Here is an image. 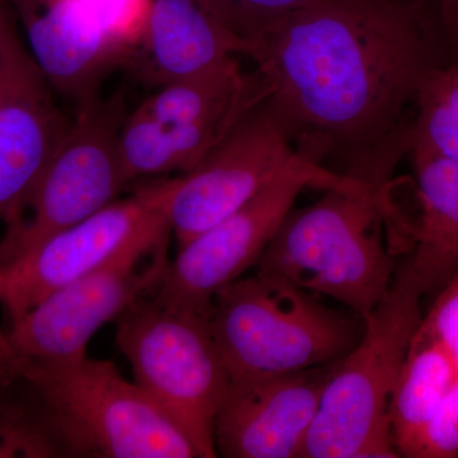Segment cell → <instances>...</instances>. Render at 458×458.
I'll return each mask as SVG.
<instances>
[{"label":"cell","mask_w":458,"mask_h":458,"mask_svg":"<svg viewBox=\"0 0 458 458\" xmlns=\"http://www.w3.org/2000/svg\"><path fill=\"white\" fill-rule=\"evenodd\" d=\"M86 11L114 40L126 44L135 30L146 26L149 0H80Z\"/></svg>","instance_id":"obj_23"},{"label":"cell","mask_w":458,"mask_h":458,"mask_svg":"<svg viewBox=\"0 0 458 458\" xmlns=\"http://www.w3.org/2000/svg\"><path fill=\"white\" fill-rule=\"evenodd\" d=\"M2 33L3 30H0V56H2Z\"/></svg>","instance_id":"obj_26"},{"label":"cell","mask_w":458,"mask_h":458,"mask_svg":"<svg viewBox=\"0 0 458 458\" xmlns=\"http://www.w3.org/2000/svg\"><path fill=\"white\" fill-rule=\"evenodd\" d=\"M252 59L286 132L336 143L381 137L430 68L418 14L397 0H324L264 27Z\"/></svg>","instance_id":"obj_1"},{"label":"cell","mask_w":458,"mask_h":458,"mask_svg":"<svg viewBox=\"0 0 458 458\" xmlns=\"http://www.w3.org/2000/svg\"><path fill=\"white\" fill-rule=\"evenodd\" d=\"M421 298L397 267L390 292L363 319V334L328 377L301 458L399 457L390 410L397 377L420 327Z\"/></svg>","instance_id":"obj_5"},{"label":"cell","mask_w":458,"mask_h":458,"mask_svg":"<svg viewBox=\"0 0 458 458\" xmlns=\"http://www.w3.org/2000/svg\"><path fill=\"white\" fill-rule=\"evenodd\" d=\"M420 327L434 337L450 355L458 372V271L423 315Z\"/></svg>","instance_id":"obj_22"},{"label":"cell","mask_w":458,"mask_h":458,"mask_svg":"<svg viewBox=\"0 0 458 458\" xmlns=\"http://www.w3.org/2000/svg\"><path fill=\"white\" fill-rule=\"evenodd\" d=\"M123 122L119 96L104 99L96 89L77 101V114L55 155L5 223L0 265L117 200L129 183L119 153Z\"/></svg>","instance_id":"obj_7"},{"label":"cell","mask_w":458,"mask_h":458,"mask_svg":"<svg viewBox=\"0 0 458 458\" xmlns=\"http://www.w3.org/2000/svg\"><path fill=\"white\" fill-rule=\"evenodd\" d=\"M355 313L269 274L234 280L210 304L209 327L229 378L286 375L337 363L360 342Z\"/></svg>","instance_id":"obj_4"},{"label":"cell","mask_w":458,"mask_h":458,"mask_svg":"<svg viewBox=\"0 0 458 458\" xmlns=\"http://www.w3.org/2000/svg\"><path fill=\"white\" fill-rule=\"evenodd\" d=\"M114 322L116 344L135 384L185 433L199 458L218 457L214 427L229 376L208 316L148 295Z\"/></svg>","instance_id":"obj_6"},{"label":"cell","mask_w":458,"mask_h":458,"mask_svg":"<svg viewBox=\"0 0 458 458\" xmlns=\"http://www.w3.org/2000/svg\"><path fill=\"white\" fill-rule=\"evenodd\" d=\"M26 384L62 457L199 458L185 433L110 360L27 364Z\"/></svg>","instance_id":"obj_2"},{"label":"cell","mask_w":458,"mask_h":458,"mask_svg":"<svg viewBox=\"0 0 458 458\" xmlns=\"http://www.w3.org/2000/svg\"><path fill=\"white\" fill-rule=\"evenodd\" d=\"M328 168L297 152L267 101L247 114L189 174L174 177L167 216L177 245L237 212L286 177Z\"/></svg>","instance_id":"obj_9"},{"label":"cell","mask_w":458,"mask_h":458,"mask_svg":"<svg viewBox=\"0 0 458 458\" xmlns=\"http://www.w3.org/2000/svg\"><path fill=\"white\" fill-rule=\"evenodd\" d=\"M171 233L168 229L138 241L11 322L5 333L9 377L27 364H68L86 358L99 328L156 291L170 265Z\"/></svg>","instance_id":"obj_8"},{"label":"cell","mask_w":458,"mask_h":458,"mask_svg":"<svg viewBox=\"0 0 458 458\" xmlns=\"http://www.w3.org/2000/svg\"><path fill=\"white\" fill-rule=\"evenodd\" d=\"M369 186L357 177L333 170L280 180L180 246L150 297L165 306L209 315L216 293L256 267L304 189L358 191Z\"/></svg>","instance_id":"obj_10"},{"label":"cell","mask_w":458,"mask_h":458,"mask_svg":"<svg viewBox=\"0 0 458 458\" xmlns=\"http://www.w3.org/2000/svg\"><path fill=\"white\" fill-rule=\"evenodd\" d=\"M384 186L327 190L318 203L292 210L256 273L327 295L366 318L390 292L397 270L384 236Z\"/></svg>","instance_id":"obj_3"},{"label":"cell","mask_w":458,"mask_h":458,"mask_svg":"<svg viewBox=\"0 0 458 458\" xmlns=\"http://www.w3.org/2000/svg\"><path fill=\"white\" fill-rule=\"evenodd\" d=\"M457 379L456 366L448 352L419 327L401 367L388 410L391 437L399 457H405Z\"/></svg>","instance_id":"obj_17"},{"label":"cell","mask_w":458,"mask_h":458,"mask_svg":"<svg viewBox=\"0 0 458 458\" xmlns=\"http://www.w3.org/2000/svg\"><path fill=\"white\" fill-rule=\"evenodd\" d=\"M405 457L458 458V379Z\"/></svg>","instance_id":"obj_20"},{"label":"cell","mask_w":458,"mask_h":458,"mask_svg":"<svg viewBox=\"0 0 458 458\" xmlns=\"http://www.w3.org/2000/svg\"><path fill=\"white\" fill-rule=\"evenodd\" d=\"M445 26L458 38V0H438Z\"/></svg>","instance_id":"obj_24"},{"label":"cell","mask_w":458,"mask_h":458,"mask_svg":"<svg viewBox=\"0 0 458 458\" xmlns=\"http://www.w3.org/2000/svg\"><path fill=\"white\" fill-rule=\"evenodd\" d=\"M0 382H11L7 369V344L5 333L0 331Z\"/></svg>","instance_id":"obj_25"},{"label":"cell","mask_w":458,"mask_h":458,"mask_svg":"<svg viewBox=\"0 0 458 458\" xmlns=\"http://www.w3.org/2000/svg\"><path fill=\"white\" fill-rule=\"evenodd\" d=\"M29 53L50 84L80 101L122 53L80 0H47L27 22Z\"/></svg>","instance_id":"obj_16"},{"label":"cell","mask_w":458,"mask_h":458,"mask_svg":"<svg viewBox=\"0 0 458 458\" xmlns=\"http://www.w3.org/2000/svg\"><path fill=\"white\" fill-rule=\"evenodd\" d=\"M174 181H155L131 197L117 199L27 254L0 265V306L9 322L138 241L171 229L167 201Z\"/></svg>","instance_id":"obj_11"},{"label":"cell","mask_w":458,"mask_h":458,"mask_svg":"<svg viewBox=\"0 0 458 458\" xmlns=\"http://www.w3.org/2000/svg\"><path fill=\"white\" fill-rule=\"evenodd\" d=\"M229 23L232 12L243 18L242 35L251 40L264 27L280 18L324 0H209Z\"/></svg>","instance_id":"obj_21"},{"label":"cell","mask_w":458,"mask_h":458,"mask_svg":"<svg viewBox=\"0 0 458 458\" xmlns=\"http://www.w3.org/2000/svg\"><path fill=\"white\" fill-rule=\"evenodd\" d=\"M49 81L7 31L0 56V221L25 201L62 143L66 123Z\"/></svg>","instance_id":"obj_13"},{"label":"cell","mask_w":458,"mask_h":458,"mask_svg":"<svg viewBox=\"0 0 458 458\" xmlns=\"http://www.w3.org/2000/svg\"><path fill=\"white\" fill-rule=\"evenodd\" d=\"M335 364L229 378L214 427L216 456L300 458Z\"/></svg>","instance_id":"obj_12"},{"label":"cell","mask_w":458,"mask_h":458,"mask_svg":"<svg viewBox=\"0 0 458 458\" xmlns=\"http://www.w3.org/2000/svg\"><path fill=\"white\" fill-rule=\"evenodd\" d=\"M144 35L165 83L252 53V41L229 25L209 0H149Z\"/></svg>","instance_id":"obj_15"},{"label":"cell","mask_w":458,"mask_h":458,"mask_svg":"<svg viewBox=\"0 0 458 458\" xmlns=\"http://www.w3.org/2000/svg\"><path fill=\"white\" fill-rule=\"evenodd\" d=\"M417 119L408 137L414 162L458 161V66L430 68L414 96Z\"/></svg>","instance_id":"obj_18"},{"label":"cell","mask_w":458,"mask_h":458,"mask_svg":"<svg viewBox=\"0 0 458 458\" xmlns=\"http://www.w3.org/2000/svg\"><path fill=\"white\" fill-rule=\"evenodd\" d=\"M417 172L418 212L384 207L388 247L423 297L436 295L458 271V161L423 159Z\"/></svg>","instance_id":"obj_14"},{"label":"cell","mask_w":458,"mask_h":458,"mask_svg":"<svg viewBox=\"0 0 458 458\" xmlns=\"http://www.w3.org/2000/svg\"><path fill=\"white\" fill-rule=\"evenodd\" d=\"M62 457L35 403H0V458Z\"/></svg>","instance_id":"obj_19"}]
</instances>
